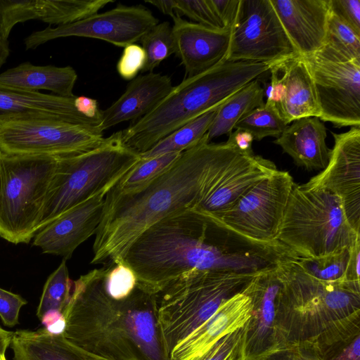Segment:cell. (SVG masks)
Masks as SVG:
<instances>
[{
	"label": "cell",
	"mask_w": 360,
	"mask_h": 360,
	"mask_svg": "<svg viewBox=\"0 0 360 360\" xmlns=\"http://www.w3.org/2000/svg\"><path fill=\"white\" fill-rule=\"evenodd\" d=\"M75 96L62 97L0 84V119L48 117L73 124L98 127L96 122L77 110L75 105Z\"/></svg>",
	"instance_id": "23"
},
{
	"label": "cell",
	"mask_w": 360,
	"mask_h": 360,
	"mask_svg": "<svg viewBox=\"0 0 360 360\" xmlns=\"http://www.w3.org/2000/svg\"><path fill=\"white\" fill-rule=\"evenodd\" d=\"M288 59L258 62L224 60L184 79L148 114L121 130L122 143L139 155L207 111L224 103L250 82Z\"/></svg>",
	"instance_id": "4"
},
{
	"label": "cell",
	"mask_w": 360,
	"mask_h": 360,
	"mask_svg": "<svg viewBox=\"0 0 360 360\" xmlns=\"http://www.w3.org/2000/svg\"><path fill=\"white\" fill-rule=\"evenodd\" d=\"M228 61H271L300 56L270 0H240Z\"/></svg>",
	"instance_id": "14"
},
{
	"label": "cell",
	"mask_w": 360,
	"mask_h": 360,
	"mask_svg": "<svg viewBox=\"0 0 360 360\" xmlns=\"http://www.w3.org/2000/svg\"><path fill=\"white\" fill-rule=\"evenodd\" d=\"M107 192L96 194L40 229L34 237L33 245L44 253L70 259L80 244L96 233Z\"/></svg>",
	"instance_id": "17"
},
{
	"label": "cell",
	"mask_w": 360,
	"mask_h": 360,
	"mask_svg": "<svg viewBox=\"0 0 360 360\" xmlns=\"http://www.w3.org/2000/svg\"><path fill=\"white\" fill-rule=\"evenodd\" d=\"M349 248L314 257H298L295 262L307 274L326 282L344 281Z\"/></svg>",
	"instance_id": "33"
},
{
	"label": "cell",
	"mask_w": 360,
	"mask_h": 360,
	"mask_svg": "<svg viewBox=\"0 0 360 360\" xmlns=\"http://www.w3.org/2000/svg\"><path fill=\"white\" fill-rule=\"evenodd\" d=\"M172 79L149 72L133 79L125 91L110 106L102 110L98 126L104 130L125 121L137 120L153 110L172 90Z\"/></svg>",
	"instance_id": "21"
},
{
	"label": "cell",
	"mask_w": 360,
	"mask_h": 360,
	"mask_svg": "<svg viewBox=\"0 0 360 360\" xmlns=\"http://www.w3.org/2000/svg\"><path fill=\"white\" fill-rule=\"evenodd\" d=\"M285 96L276 108L288 124L304 117H320L321 110L312 77L302 56L288 59L281 65Z\"/></svg>",
	"instance_id": "25"
},
{
	"label": "cell",
	"mask_w": 360,
	"mask_h": 360,
	"mask_svg": "<svg viewBox=\"0 0 360 360\" xmlns=\"http://www.w3.org/2000/svg\"><path fill=\"white\" fill-rule=\"evenodd\" d=\"M294 256L277 240H252L214 216L189 208L145 229L128 247L122 261L132 269L140 285L156 294L190 271L257 273Z\"/></svg>",
	"instance_id": "2"
},
{
	"label": "cell",
	"mask_w": 360,
	"mask_h": 360,
	"mask_svg": "<svg viewBox=\"0 0 360 360\" xmlns=\"http://www.w3.org/2000/svg\"><path fill=\"white\" fill-rule=\"evenodd\" d=\"M331 11L360 35V0H330Z\"/></svg>",
	"instance_id": "43"
},
{
	"label": "cell",
	"mask_w": 360,
	"mask_h": 360,
	"mask_svg": "<svg viewBox=\"0 0 360 360\" xmlns=\"http://www.w3.org/2000/svg\"><path fill=\"white\" fill-rule=\"evenodd\" d=\"M257 273L193 270L158 291L155 294L158 319L169 355L223 303L242 292Z\"/></svg>",
	"instance_id": "6"
},
{
	"label": "cell",
	"mask_w": 360,
	"mask_h": 360,
	"mask_svg": "<svg viewBox=\"0 0 360 360\" xmlns=\"http://www.w3.org/2000/svg\"><path fill=\"white\" fill-rule=\"evenodd\" d=\"M360 233L349 223L340 198L322 188L295 184L276 240L302 257L349 248Z\"/></svg>",
	"instance_id": "8"
},
{
	"label": "cell",
	"mask_w": 360,
	"mask_h": 360,
	"mask_svg": "<svg viewBox=\"0 0 360 360\" xmlns=\"http://www.w3.org/2000/svg\"><path fill=\"white\" fill-rule=\"evenodd\" d=\"M360 239L349 248V257L344 276V281L360 283Z\"/></svg>",
	"instance_id": "46"
},
{
	"label": "cell",
	"mask_w": 360,
	"mask_h": 360,
	"mask_svg": "<svg viewBox=\"0 0 360 360\" xmlns=\"http://www.w3.org/2000/svg\"><path fill=\"white\" fill-rule=\"evenodd\" d=\"M159 23L152 12L142 5L118 4L104 13L79 21L32 32L24 40L26 50L36 49L49 41L68 37L101 39L116 46L125 47L140 41Z\"/></svg>",
	"instance_id": "15"
},
{
	"label": "cell",
	"mask_w": 360,
	"mask_h": 360,
	"mask_svg": "<svg viewBox=\"0 0 360 360\" xmlns=\"http://www.w3.org/2000/svg\"><path fill=\"white\" fill-rule=\"evenodd\" d=\"M229 139L241 152L248 155L254 154L252 148L254 139L250 132L245 130L236 129L229 136Z\"/></svg>",
	"instance_id": "47"
},
{
	"label": "cell",
	"mask_w": 360,
	"mask_h": 360,
	"mask_svg": "<svg viewBox=\"0 0 360 360\" xmlns=\"http://www.w3.org/2000/svg\"><path fill=\"white\" fill-rule=\"evenodd\" d=\"M13 332L6 330L0 327V356H4L11 345Z\"/></svg>",
	"instance_id": "49"
},
{
	"label": "cell",
	"mask_w": 360,
	"mask_h": 360,
	"mask_svg": "<svg viewBox=\"0 0 360 360\" xmlns=\"http://www.w3.org/2000/svg\"><path fill=\"white\" fill-rule=\"evenodd\" d=\"M213 12L226 30H231L239 9L240 0H207Z\"/></svg>",
	"instance_id": "44"
},
{
	"label": "cell",
	"mask_w": 360,
	"mask_h": 360,
	"mask_svg": "<svg viewBox=\"0 0 360 360\" xmlns=\"http://www.w3.org/2000/svg\"><path fill=\"white\" fill-rule=\"evenodd\" d=\"M327 129L316 117H304L287 126L274 143L289 155L295 164L307 171L323 170L330 151L326 142Z\"/></svg>",
	"instance_id": "24"
},
{
	"label": "cell",
	"mask_w": 360,
	"mask_h": 360,
	"mask_svg": "<svg viewBox=\"0 0 360 360\" xmlns=\"http://www.w3.org/2000/svg\"><path fill=\"white\" fill-rule=\"evenodd\" d=\"M264 98L259 78L242 87L219 107L207 133L209 141L222 135L229 136L242 117L265 104Z\"/></svg>",
	"instance_id": "28"
},
{
	"label": "cell",
	"mask_w": 360,
	"mask_h": 360,
	"mask_svg": "<svg viewBox=\"0 0 360 360\" xmlns=\"http://www.w3.org/2000/svg\"><path fill=\"white\" fill-rule=\"evenodd\" d=\"M0 360H6V356H0Z\"/></svg>",
	"instance_id": "51"
},
{
	"label": "cell",
	"mask_w": 360,
	"mask_h": 360,
	"mask_svg": "<svg viewBox=\"0 0 360 360\" xmlns=\"http://www.w3.org/2000/svg\"><path fill=\"white\" fill-rule=\"evenodd\" d=\"M320 355L323 360H360V333L330 347Z\"/></svg>",
	"instance_id": "42"
},
{
	"label": "cell",
	"mask_w": 360,
	"mask_h": 360,
	"mask_svg": "<svg viewBox=\"0 0 360 360\" xmlns=\"http://www.w3.org/2000/svg\"><path fill=\"white\" fill-rule=\"evenodd\" d=\"M245 325L223 336L199 355L188 360H244Z\"/></svg>",
	"instance_id": "37"
},
{
	"label": "cell",
	"mask_w": 360,
	"mask_h": 360,
	"mask_svg": "<svg viewBox=\"0 0 360 360\" xmlns=\"http://www.w3.org/2000/svg\"><path fill=\"white\" fill-rule=\"evenodd\" d=\"M13 360H109L89 353L69 342L63 333L45 328L22 330L13 346Z\"/></svg>",
	"instance_id": "27"
},
{
	"label": "cell",
	"mask_w": 360,
	"mask_h": 360,
	"mask_svg": "<svg viewBox=\"0 0 360 360\" xmlns=\"http://www.w3.org/2000/svg\"><path fill=\"white\" fill-rule=\"evenodd\" d=\"M146 60L142 72H153L165 59L174 53L172 27L169 22H159L141 39Z\"/></svg>",
	"instance_id": "35"
},
{
	"label": "cell",
	"mask_w": 360,
	"mask_h": 360,
	"mask_svg": "<svg viewBox=\"0 0 360 360\" xmlns=\"http://www.w3.org/2000/svg\"><path fill=\"white\" fill-rule=\"evenodd\" d=\"M72 283L69 277L66 260L49 276L37 309V316L41 319L50 311L63 314L70 298Z\"/></svg>",
	"instance_id": "31"
},
{
	"label": "cell",
	"mask_w": 360,
	"mask_h": 360,
	"mask_svg": "<svg viewBox=\"0 0 360 360\" xmlns=\"http://www.w3.org/2000/svg\"><path fill=\"white\" fill-rule=\"evenodd\" d=\"M247 165L245 156L231 142L210 143L206 134L142 188L105 195L91 263L121 262L139 235L169 215L204 201H229L239 189Z\"/></svg>",
	"instance_id": "1"
},
{
	"label": "cell",
	"mask_w": 360,
	"mask_h": 360,
	"mask_svg": "<svg viewBox=\"0 0 360 360\" xmlns=\"http://www.w3.org/2000/svg\"><path fill=\"white\" fill-rule=\"evenodd\" d=\"M292 176L277 170L259 181L226 211L214 216L235 231L252 240H276L295 186Z\"/></svg>",
	"instance_id": "13"
},
{
	"label": "cell",
	"mask_w": 360,
	"mask_h": 360,
	"mask_svg": "<svg viewBox=\"0 0 360 360\" xmlns=\"http://www.w3.org/2000/svg\"><path fill=\"white\" fill-rule=\"evenodd\" d=\"M332 134L334 146L327 166L302 185L338 196L349 223L360 233V127Z\"/></svg>",
	"instance_id": "16"
},
{
	"label": "cell",
	"mask_w": 360,
	"mask_h": 360,
	"mask_svg": "<svg viewBox=\"0 0 360 360\" xmlns=\"http://www.w3.org/2000/svg\"><path fill=\"white\" fill-rule=\"evenodd\" d=\"M220 105L207 111L172 132L150 150L140 154L141 158L146 159L167 153H182L195 146L207 133Z\"/></svg>",
	"instance_id": "29"
},
{
	"label": "cell",
	"mask_w": 360,
	"mask_h": 360,
	"mask_svg": "<svg viewBox=\"0 0 360 360\" xmlns=\"http://www.w3.org/2000/svg\"><path fill=\"white\" fill-rule=\"evenodd\" d=\"M325 44L352 59L360 60V35L332 11Z\"/></svg>",
	"instance_id": "36"
},
{
	"label": "cell",
	"mask_w": 360,
	"mask_h": 360,
	"mask_svg": "<svg viewBox=\"0 0 360 360\" xmlns=\"http://www.w3.org/2000/svg\"><path fill=\"white\" fill-rule=\"evenodd\" d=\"M112 0H0V34L8 39L19 22L72 23L98 13Z\"/></svg>",
	"instance_id": "19"
},
{
	"label": "cell",
	"mask_w": 360,
	"mask_h": 360,
	"mask_svg": "<svg viewBox=\"0 0 360 360\" xmlns=\"http://www.w3.org/2000/svg\"><path fill=\"white\" fill-rule=\"evenodd\" d=\"M174 54L181 60L186 78L200 75L226 60L231 31L215 30L171 15Z\"/></svg>",
	"instance_id": "18"
},
{
	"label": "cell",
	"mask_w": 360,
	"mask_h": 360,
	"mask_svg": "<svg viewBox=\"0 0 360 360\" xmlns=\"http://www.w3.org/2000/svg\"><path fill=\"white\" fill-rule=\"evenodd\" d=\"M146 60L143 47L137 44H129L124 48L117 63V70L122 79L132 80L143 70Z\"/></svg>",
	"instance_id": "39"
},
{
	"label": "cell",
	"mask_w": 360,
	"mask_h": 360,
	"mask_svg": "<svg viewBox=\"0 0 360 360\" xmlns=\"http://www.w3.org/2000/svg\"><path fill=\"white\" fill-rule=\"evenodd\" d=\"M172 153L140 160L106 193V196L136 191L163 173L180 156Z\"/></svg>",
	"instance_id": "30"
},
{
	"label": "cell",
	"mask_w": 360,
	"mask_h": 360,
	"mask_svg": "<svg viewBox=\"0 0 360 360\" xmlns=\"http://www.w3.org/2000/svg\"><path fill=\"white\" fill-rule=\"evenodd\" d=\"M250 360H323L316 348L307 342L289 345Z\"/></svg>",
	"instance_id": "40"
},
{
	"label": "cell",
	"mask_w": 360,
	"mask_h": 360,
	"mask_svg": "<svg viewBox=\"0 0 360 360\" xmlns=\"http://www.w3.org/2000/svg\"><path fill=\"white\" fill-rule=\"evenodd\" d=\"M75 105L84 116L94 121L98 126L100 125L102 110H100L98 103L96 99L84 96H75Z\"/></svg>",
	"instance_id": "45"
},
{
	"label": "cell",
	"mask_w": 360,
	"mask_h": 360,
	"mask_svg": "<svg viewBox=\"0 0 360 360\" xmlns=\"http://www.w3.org/2000/svg\"><path fill=\"white\" fill-rule=\"evenodd\" d=\"M0 154H1V153H0Z\"/></svg>",
	"instance_id": "52"
},
{
	"label": "cell",
	"mask_w": 360,
	"mask_h": 360,
	"mask_svg": "<svg viewBox=\"0 0 360 360\" xmlns=\"http://www.w3.org/2000/svg\"><path fill=\"white\" fill-rule=\"evenodd\" d=\"M151 4L164 14L185 15L195 23L215 30H225L207 0H160L153 1Z\"/></svg>",
	"instance_id": "34"
},
{
	"label": "cell",
	"mask_w": 360,
	"mask_h": 360,
	"mask_svg": "<svg viewBox=\"0 0 360 360\" xmlns=\"http://www.w3.org/2000/svg\"><path fill=\"white\" fill-rule=\"evenodd\" d=\"M277 266L256 274L243 290L251 299L245 323L244 360L291 345L292 320Z\"/></svg>",
	"instance_id": "11"
},
{
	"label": "cell",
	"mask_w": 360,
	"mask_h": 360,
	"mask_svg": "<svg viewBox=\"0 0 360 360\" xmlns=\"http://www.w3.org/2000/svg\"><path fill=\"white\" fill-rule=\"evenodd\" d=\"M140 159L139 153L122 143L121 131L89 151L58 158L38 231L75 206L108 191Z\"/></svg>",
	"instance_id": "7"
},
{
	"label": "cell",
	"mask_w": 360,
	"mask_h": 360,
	"mask_svg": "<svg viewBox=\"0 0 360 360\" xmlns=\"http://www.w3.org/2000/svg\"><path fill=\"white\" fill-rule=\"evenodd\" d=\"M105 266L73 281L63 314L74 345L109 360H170L158 323L155 293L137 283L126 298H112Z\"/></svg>",
	"instance_id": "3"
},
{
	"label": "cell",
	"mask_w": 360,
	"mask_h": 360,
	"mask_svg": "<svg viewBox=\"0 0 360 360\" xmlns=\"http://www.w3.org/2000/svg\"><path fill=\"white\" fill-rule=\"evenodd\" d=\"M58 158L0 154V236L28 243L39 230Z\"/></svg>",
	"instance_id": "9"
},
{
	"label": "cell",
	"mask_w": 360,
	"mask_h": 360,
	"mask_svg": "<svg viewBox=\"0 0 360 360\" xmlns=\"http://www.w3.org/2000/svg\"><path fill=\"white\" fill-rule=\"evenodd\" d=\"M10 54V48L8 39L0 34V68L6 63Z\"/></svg>",
	"instance_id": "50"
},
{
	"label": "cell",
	"mask_w": 360,
	"mask_h": 360,
	"mask_svg": "<svg viewBox=\"0 0 360 360\" xmlns=\"http://www.w3.org/2000/svg\"><path fill=\"white\" fill-rule=\"evenodd\" d=\"M251 310L248 295L243 292L235 295L172 350L170 360H188L202 353L223 336L245 325Z\"/></svg>",
	"instance_id": "22"
},
{
	"label": "cell",
	"mask_w": 360,
	"mask_h": 360,
	"mask_svg": "<svg viewBox=\"0 0 360 360\" xmlns=\"http://www.w3.org/2000/svg\"><path fill=\"white\" fill-rule=\"evenodd\" d=\"M276 268L292 313V345L307 342L321 354L360 333V283L320 281L293 260Z\"/></svg>",
	"instance_id": "5"
},
{
	"label": "cell",
	"mask_w": 360,
	"mask_h": 360,
	"mask_svg": "<svg viewBox=\"0 0 360 360\" xmlns=\"http://www.w3.org/2000/svg\"><path fill=\"white\" fill-rule=\"evenodd\" d=\"M97 127L48 117L0 119V153L62 158L89 151L103 141Z\"/></svg>",
	"instance_id": "10"
},
{
	"label": "cell",
	"mask_w": 360,
	"mask_h": 360,
	"mask_svg": "<svg viewBox=\"0 0 360 360\" xmlns=\"http://www.w3.org/2000/svg\"><path fill=\"white\" fill-rule=\"evenodd\" d=\"M46 329L55 334L63 333L65 327V320L63 314L57 311L48 312L41 319Z\"/></svg>",
	"instance_id": "48"
},
{
	"label": "cell",
	"mask_w": 360,
	"mask_h": 360,
	"mask_svg": "<svg viewBox=\"0 0 360 360\" xmlns=\"http://www.w3.org/2000/svg\"><path fill=\"white\" fill-rule=\"evenodd\" d=\"M298 54L305 56L326 43L330 0H270Z\"/></svg>",
	"instance_id": "20"
},
{
	"label": "cell",
	"mask_w": 360,
	"mask_h": 360,
	"mask_svg": "<svg viewBox=\"0 0 360 360\" xmlns=\"http://www.w3.org/2000/svg\"><path fill=\"white\" fill-rule=\"evenodd\" d=\"M302 57L316 88L319 119L335 127H360V60L328 44Z\"/></svg>",
	"instance_id": "12"
},
{
	"label": "cell",
	"mask_w": 360,
	"mask_h": 360,
	"mask_svg": "<svg viewBox=\"0 0 360 360\" xmlns=\"http://www.w3.org/2000/svg\"><path fill=\"white\" fill-rule=\"evenodd\" d=\"M77 79L71 66L34 65L24 62L0 74V84L27 91L48 90L62 97H72Z\"/></svg>",
	"instance_id": "26"
},
{
	"label": "cell",
	"mask_w": 360,
	"mask_h": 360,
	"mask_svg": "<svg viewBox=\"0 0 360 360\" xmlns=\"http://www.w3.org/2000/svg\"><path fill=\"white\" fill-rule=\"evenodd\" d=\"M287 126L275 105L265 103L242 117L234 129L247 131L254 140L259 141L268 136L279 137Z\"/></svg>",
	"instance_id": "32"
},
{
	"label": "cell",
	"mask_w": 360,
	"mask_h": 360,
	"mask_svg": "<svg viewBox=\"0 0 360 360\" xmlns=\"http://www.w3.org/2000/svg\"><path fill=\"white\" fill-rule=\"evenodd\" d=\"M27 301L18 294L0 288V317L4 325L13 327L18 323L20 309Z\"/></svg>",
	"instance_id": "41"
},
{
	"label": "cell",
	"mask_w": 360,
	"mask_h": 360,
	"mask_svg": "<svg viewBox=\"0 0 360 360\" xmlns=\"http://www.w3.org/2000/svg\"><path fill=\"white\" fill-rule=\"evenodd\" d=\"M137 283L132 269L122 261L110 262L105 266V287L112 298L117 300L126 298L134 290Z\"/></svg>",
	"instance_id": "38"
}]
</instances>
